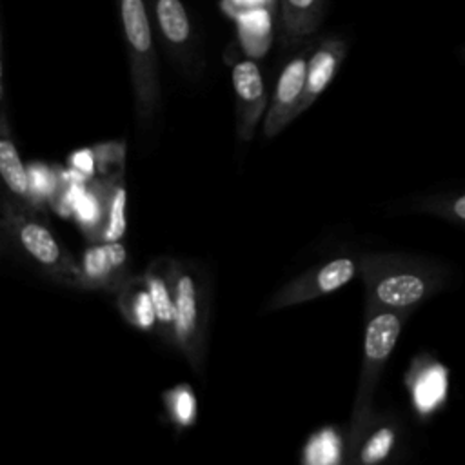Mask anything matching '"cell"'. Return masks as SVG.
Instances as JSON below:
<instances>
[{
    "mask_svg": "<svg viewBox=\"0 0 465 465\" xmlns=\"http://www.w3.org/2000/svg\"><path fill=\"white\" fill-rule=\"evenodd\" d=\"M116 305L129 325L140 331H158L156 309L143 274L131 276L116 291Z\"/></svg>",
    "mask_w": 465,
    "mask_h": 465,
    "instance_id": "cell-13",
    "label": "cell"
},
{
    "mask_svg": "<svg viewBox=\"0 0 465 465\" xmlns=\"http://www.w3.org/2000/svg\"><path fill=\"white\" fill-rule=\"evenodd\" d=\"M400 425L391 416H372L360 438L347 447L341 465H389L398 450Z\"/></svg>",
    "mask_w": 465,
    "mask_h": 465,
    "instance_id": "cell-10",
    "label": "cell"
},
{
    "mask_svg": "<svg viewBox=\"0 0 465 465\" xmlns=\"http://www.w3.org/2000/svg\"><path fill=\"white\" fill-rule=\"evenodd\" d=\"M463 56H465V49H463Z\"/></svg>",
    "mask_w": 465,
    "mask_h": 465,
    "instance_id": "cell-21",
    "label": "cell"
},
{
    "mask_svg": "<svg viewBox=\"0 0 465 465\" xmlns=\"http://www.w3.org/2000/svg\"><path fill=\"white\" fill-rule=\"evenodd\" d=\"M122 33L129 56L134 109L140 122H147L160 104V80L151 20L145 0H116Z\"/></svg>",
    "mask_w": 465,
    "mask_h": 465,
    "instance_id": "cell-5",
    "label": "cell"
},
{
    "mask_svg": "<svg viewBox=\"0 0 465 465\" xmlns=\"http://www.w3.org/2000/svg\"><path fill=\"white\" fill-rule=\"evenodd\" d=\"M360 271V260L351 256L331 258L323 263L305 269L282 287H278L263 303V312H276L287 307L312 302L331 294L349 283Z\"/></svg>",
    "mask_w": 465,
    "mask_h": 465,
    "instance_id": "cell-6",
    "label": "cell"
},
{
    "mask_svg": "<svg viewBox=\"0 0 465 465\" xmlns=\"http://www.w3.org/2000/svg\"><path fill=\"white\" fill-rule=\"evenodd\" d=\"M347 53V44L341 38H325L309 54L307 62V82H305V94L302 104V113L309 109L316 98L327 89L334 74L338 73L343 58Z\"/></svg>",
    "mask_w": 465,
    "mask_h": 465,
    "instance_id": "cell-11",
    "label": "cell"
},
{
    "mask_svg": "<svg viewBox=\"0 0 465 465\" xmlns=\"http://www.w3.org/2000/svg\"><path fill=\"white\" fill-rule=\"evenodd\" d=\"M78 262L84 291L116 292L131 278L129 254L118 240L89 245Z\"/></svg>",
    "mask_w": 465,
    "mask_h": 465,
    "instance_id": "cell-8",
    "label": "cell"
},
{
    "mask_svg": "<svg viewBox=\"0 0 465 465\" xmlns=\"http://www.w3.org/2000/svg\"><path fill=\"white\" fill-rule=\"evenodd\" d=\"M423 372L418 374L416 381L412 383V401L420 412H432L436 411L447 396V371L440 363H430Z\"/></svg>",
    "mask_w": 465,
    "mask_h": 465,
    "instance_id": "cell-17",
    "label": "cell"
},
{
    "mask_svg": "<svg viewBox=\"0 0 465 465\" xmlns=\"http://www.w3.org/2000/svg\"><path fill=\"white\" fill-rule=\"evenodd\" d=\"M307 62L309 54L302 53L291 58L282 69L262 125L265 138H274L280 134L302 113L307 82Z\"/></svg>",
    "mask_w": 465,
    "mask_h": 465,
    "instance_id": "cell-7",
    "label": "cell"
},
{
    "mask_svg": "<svg viewBox=\"0 0 465 465\" xmlns=\"http://www.w3.org/2000/svg\"><path fill=\"white\" fill-rule=\"evenodd\" d=\"M325 0H282V25L289 36L312 33L323 15Z\"/></svg>",
    "mask_w": 465,
    "mask_h": 465,
    "instance_id": "cell-18",
    "label": "cell"
},
{
    "mask_svg": "<svg viewBox=\"0 0 465 465\" xmlns=\"http://www.w3.org/2000/svg\"><path fill=\"white\" fill-rule=\"evenodd\" d=\"M154 16L162 36L178 56H189L193 47V25L182 0H154Z\"/></svg>",
    "mask_w": 465,
    "mask_h": 465,
    "instance_id": "cell-15",
    "label": "cell"
},
{
    "mask_svg": "<svg viewBox=\"0 0 465 465\" xmlns=\"http://www.w3.org/2000/svg\"><path fill=\"white\" fill-rule=\"evenodd\" d=\"M174 292V345L193 371L202 372L207 354L209 296L203 271L189 260H171Z\"/></svg>",
    "mask_w": 465,
    "mask_h": 465,
    "instance_id": "cell-4",
    "label": "cell"
},
{
    "mask_svg": "<svg viewBox=\"0 0 465 465\" xmlns=\"http://www.w3.org/2000/svg\"><path fill=\"white\" fill-rule=\"evenodd\" d=\"M2 238L4 245H11L45 278L62 287L84 291L80 262L35 209L15 196L2 198Z\"/></svg>",
    "mask_w": 465,
    "mask_h": 465,
    "instance_id": "cell-1",
    "label": "cell"
},
{
    "mask_svg": "<svg viewBox=\"0 0 465 465\" xmlns=\"http://www.w3.org/2000/svg\"><path fill=\"white\" fill-rule=\"evenodd\" d=\"M165 405H167V411H169L173 421L178 427H187L193 423V420L196 416V401H194L191 389H187L183 385L171 389L165 394Z\"/></svg>",
    "mask_w": 465,
    "mask_h": 465,
    "instance_id": "cell-19",
    "label": "cell"
},
{
    "mask_svg": "<svg viewBox=\"0 0 465 465\" xmlns=\"http://www.w3.org/2000/svg\"><path fill=\"white\" fill-rule=\"evenodd\" d=\"M234 94H236V111H238V136L247 142L252 138L258 122L267 107V94L262 78V71L252 60H240L234 64L231 73Z\"/></svg>",
    "mask_w": 465,
    "mask_h": 465,
    "instance_id": "cell-9",
    "label": "cell"
},
{
    "mask_svg": "<svg viewBox=\"0 0 465 465\" xmlns=\"http://www.w3.org/2000/svg\"><path fill=\"white\" fill-rule=\"evenodd\" d=\"M104 220L98 231V242H116L125 232V203H127V191L124 182L122 169L104 176Z\"/></svg>",
    "mask_w": 465,
    "mask_h": 465,
    "instance_id": "cell-16",
    "label": "cell"
},
{
    "mask_svg": "<svg viewBox=\"0 0 465 465\" xmlns=\"http://www.w3.org/2000/svg\"><path fill=\"white\" fill-rule=\"evenodd\" d=\"M440 213H447V214L454 216L456 220L465 222V194L456 196L452 202H449L445 205V211H440Z\"/></svg>",
    "mask_w": 465,
    "mask_h": 465,
    "instance_id": "cell-20",
    "label": "cell"
},
{
    "mask_svg": "<svg viewBox=\"0 0 465 465\" xmlns=\"http://www.w3.org/2000/svg\"><path fill=\"white\" fill-rule=\"evenodd\" d=\"M171 260L167 256L154 258L149 267L143 271L156 316H158V332L165 341L174 343V292L171 280Z\"/></svg>",
    "mask_w": 465,
    "mask_h": 465,
    "instance_id": "cell-12",
    "label": "cell"
},
{
    "mask_svg": "<svg viewBox=\"0 0 465 465\" xmlns=\"http://www.w3.org/2000/svg\"><path fill=\"white\" fill-rule=\"evenodd\" d=\"M360 272L365 307L412 311L441 285V278L429 263L391 252L361 254Z\"/></svg>",
    "mask_w": 465,
    "mask_h": 465,
    "instance_id": "cell-2",
    "label": "cell"
},
{
    "mask_svg": "<svg viewBox=\"0 0 465 465\" xmlns=\"http://www.w3.org/2000/svg\"><path fill=\"white\" fill-rule=\"evenodd\" d=\"M2 136H0V173L4 178V183L7 185L11 196L24 202L25 205L35 203V194L31 189V176L25 169L18 149L15 145V140L11 138V131L7 125L5 111L2 113V125H0Z\"/></svg>",
    "mask_w": 465,
    "mask_h": 465,
    "instance_id": "cell-14",
    "label": "cell"
},
{
    "mask_svg": "<svg viewBox=\"0 0 465 465\" xmlns=\"http://www.w3.org/2000/svg\"><path fill=\"white\" fill-rule=\"evenodd\" d=\"M412 311H396L381 307H365V331L361 369L354 396L347 447L352 445L372 420V400L381 371L392 354L405 320Z\"/></svg>",
    "mask_w": 465,
    "mask_h": 465,
    "instance_id": "cell-3",
    "label": "cell"
}]
</instances>
